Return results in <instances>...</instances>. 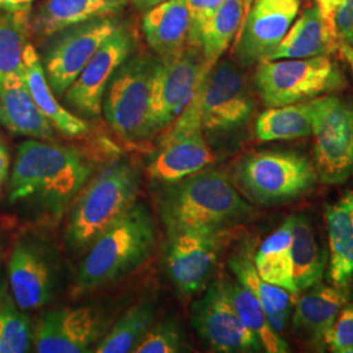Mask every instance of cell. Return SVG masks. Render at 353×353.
<instances>
[{
    "label": "cell",
    "instance_id": "6da1fadb",
    "mask_svg": "<svg viewBox=\"0 0 353 353\" xmlns=\"http://www.w3.org/2000/svg\"><path fill=\"white\" fill-rule=\"evenodd\" d=\"M159 207L169 233L195 228H228L254 211L225 174L205 168L166 183Z\"/></svg>",
    "mask_w": 353,
    "mask_h": 353
},
{
    "label": "cell",
    "instance_id": "7a4b0ae2",
    "mask_svg": "<svg viewBox=\"0 0 353 353\" xmlns=\"http://www.w3.org/2000/svg\"><path fill=\"white\" fill-rule=\"evenodd\" d=\"M90 174L79 152L63 145L26 140L19 145L11 178V202L38 195L52 214H59Z\"/></svg>",
    "mask_w": 353,
    "mask_h": 353
},
{
    "label": "cell",
    "instance_id": "3957f363",
    "mask_svg": "<svg viewBox=\"0 0 353 353\" xmlns=\"http://www.w3.org/2000/svg\"><path fill=\"white\" fill-rule=\"evenodd\" d=\"M154 236L148 210L134 204L90 245L77 274L76 290L97 288L137 268L148 258Z\"/></svg>",
    "mask_w": 353,
    "mask_h": 353
},
{
    "label": "cell",
    "instance_id": "277c9868",
    "mask_svg": "<svg viewBox=\"0 0 353 353\" xmlns=\"http://www.w3.org/2000/svg\"><path fill=\"white\" fill-rule=\"evenodd\" d=\"M139 190L137 172L115 164L97 176L76 203L67 228V242L81 250L90 246L135 204Z\"/></svg>",
    "mask_w": 353,
    "mask_h": 353
},
{
    "label": "cell",
    "instance_id": "5b68a950",
    "mask_svg": "<svg viewBox=\"0 0 353 353\" xmlns=\"http://www.w3.org/2000/svg\"><path fill=\"white\" fill-rule=\"evenodd\" d=\"M236 179L252 202L274 205L310 192L319 178L314 163L303 153L267 150L243 156Z\"/></svg>",
    "mask_w": 353,
    "mask_h": 353
},
{
    "label": "cell",
    "instance_id": "8992f818",
    "mask_svg": "<svg viewBox=\"0 0 353 353\" xmlns=\"http://www.w3.org/2000/svg\"><path fill=\"white\" fill-rule=\"evenodd\" d=\"M254 83L267 108L309 101L347 87L341 65L330 55L265 61Z\"/></svg>",
    "mask_w": 353,
    "mask_h": 353
},
{
    "label": "cell",
    "instance_id": "52a82bcc",
    "mask_svg": "<svg viewBox=\"0 0 353 353\" xmlns=\"http://www.w3.org/2000/svg\"><path fill=\"white\" fill-rule=\"evenodd\" d=\"M157 61L150 57L128 58L114 74L102 103L105 118L114 131L127 140L151 134L152 81Z\"/></svg>",
    "mask_w": 353,
    "mask_h": 353
},
{
    "label": "cell",
    "instance_id": "ba28073f",
    "mask_svg": "<svg viewBox=\"0 0 353 353\" xmlns=\"http://www.w3.org/2000/svg\"><path fill=\"white\" fill-rule=\"evenodd\" d=\"M313 151L318 178L339 185L353 176V102L325 94L313 99Z\"/></svg>",
    "mask_w": 353,
    "mask_h": 353
},
{
    "label": "cell",
    "instance_id": "9c48e42d",
    "mask_svg": "<svg viewBox=\"0 0 353 353\" xmlns=\"http://www.w3.org/2000/svg\"><path fill=\"white\" fill-rule=\"evenodd\" d=\"M204 77L191 101L165 132L161 148L152 160L148 173L156 181L172 183L214 163V152L204 137L201 115Z\"/></svg>",
    "mask_w": 353,
    "mask_h": 353
},
{
    "label": "cell",
    "instance_id": "30bf717a",
    "mask_svg": "<svg viewBox=\"0 0 353 353\" xmlns=\"http://www.w3.org/2000/svg\"><path fill=\"white\" fill-rule=\"evenodd\" d=\"M254 113V99L240 68L230 61L217 62L201 89L204 134L220 137L245 126Z\"/></svg>",
    "mask_w": 353,
    "mask_h": 353
},
{
    "label": "cell",
    "instance_id": "8fae6325",
    "mask_svg": "<svg viewBox=\"0 0 353 353\" xmlns=\"http://www.w3.org/2000/svg\"><path fill=\"white\" fill-rule=\"evenodd\" d=\"M122 26L114 14L70 26L52 36L45 70L55 96H63L93 54Z\"/></svg>",
    "mask_w": 353,
    "mask_h": 353
},
{
    "label": "cell",
    "instance_id": "7c38bea8",
    "mask_svg": "<svg viewBox=\"0 0 353 353\" xmlns=\"http://www.w3.org/2000/svg\"><path fill=\"white\" fill-rule=\"evenodd\" d=\"M208 72L202 50L190 45L174 58L157 62L152 81L151 134L173 123Z\"/></svg>",
    "mask_w": 353,
    "mask_h": 353
},
{
    "label": "cell",
    "instance_id": "4fadbf2b",
    "mask_svg": "<svg viewBox=\"0 0 353 353\" xmlns=\"http://www.w3.org/2000/svg\"><path fill=\"white\" fill-rule=\"evenodd\" d=\"M170 234L166 265L170 278L183 294L202 290L214 272L229 236L228 228L182 229Z\"/></svg>",
    "mask_w": 353,
    "mask_h": 353
},
{
    "label": "cell",
    "instance_id": "5bb4252c",
    "mask_svg": "<svg viewBox=\"0 0 353 353\" xmlns=\"http://www.w3.org/2000/svg\"><path fill=\"white\" fill-rule=\"evenodd\" d=\"M192 326L216 352H262L258 338L241 321L228 297L224 281H214L191 306Z\"/></svg>",
    "mask_w": 353,
    "mask_h": 353
},
{
    "label": "cell",
    "instance_id": "9a60e30c",
    "mask_svg": "<svg viewBox=\"0 0 353 353\" xmlns=\"http://www.w3.org/2000/svg\"><path fill=\"white\" fill-rule=\"evenodd\" d=\"M300 3V0H254L233 49L237 61L243 65L270 61L296 21Z\"/></svg>",
    "mask_w": 353,
    "mask_h": 353
},
{
    "label": "cell",
    "instance_id": "2e32d148",
    "mask_svg": "<svg viewBox=\"0 0 353 353\" xmlns=\"http://www.w3.org/2000/svg\"><path fill=\"white\" fill-rule=\"evenodd\" d=\"M134 43L132 32L126 26H121L93 54L65 90V102L85 117H97L101 113L106 88L117 70L130 58Z\"/></svg>",
    "mask_w": 353,
    "mask_h": 353
},
{
    "label": "cell",
    "instance_id": "e0dca14e",
    "mask_svg": "<svg viewBox=\"0 0 353 353\" xmlns=\"http://www.w3.org/2000/svg\"><path fill=\"white\" fill-rule=\"evenodd\" d=\"M99 336V323L89 307L61 309L39 321L36 347L39 353H81Z\"/></svg>",
    "mask_w": 353,
    "mask_h": 353
},
{
    "label": "cell",
    "instance_id": "ac0fdd59",
    "mask_svg": "<svg viewBox=\"0 0 353 353\" xmlns=\"http://www.w3.org/2000/svg\"><path fill=\"white\" fill-rule=\"evenodd\" d=\"M307 290L296 300L292 325L318 350H325V335L341 307L351 301L352 292L350 285H323L322 283Z\"/></svg>",
    "mask_w": 353,
    "mask_h": 353
},
{
    "label": "cell",
    "instance_id": "d6986e66",
    "mask_svg": "<svg viewBox=\"0 0 353 353\" xmlns=\"http://www.w3.org/2000/svg\"><path fill=\"white\" fill-rule=\"evenodd\" d=\"M0 122L14 135L33 139L54 138V127L38 109L23 71L7 77L0 85Z\"/></svg>",
    "mask_w": 353,
    "mask_h": 353
},
{
    "label": "cell",
    "instance_id": "ffe728a7",
    "mask_svg": "<svg viewBox=\"0 0 353 353\" xmlns=\"http://www.w3.org/2000/svg\"><path fill=\"white\" fill-rule=\"evenodd\" d=\"M8 278L14 301L19 307L32 310L49 303L52 293V275L46 261L28 245L13 250Z\"/></svg>",
    "mask_w": 353,
    "mask_h": 353
},
{
    "label": "cell",
    "instance_id": "44dd1931",
    "mask_svg": "<svg viewBox=\"0 0 353 353\" xmlns=\"http://www.w3.org/2000/svg\"><path fill=\"white\" fill-rule=\"evenodd\" d=\"M339 41L322 8L316 4L296 19L270 61L300 59L330 55L338 50Z\"/></svg>",
    "mask_w": 353,
    "mask_h": 353
},
{
    "label": "cell",
    "instance_id": "7402d4cb",
    "mask_svg": "<svg viewBox=\"0 0 353 353\" xmlns=\"http://www.w3.org/2000/svg\"><path fill=\"white\" fill-rule=\"evenodd\" d=\"M190 16L186 0H166L148 10L143 32L160 61L176 57L188 46Z\"/></svg>",
    "mask_w": 353,
    "mask_h": 353
},
{
    "label": "cell",
    "instance_id": "603a6c76",
    "mask_svg": "<svg viewBox=\"0 0 353 353\" xmlns=\"http://www.w3.org/2000/svg\"><path fill=\"white\" fill-rule=\"evenodd\" d=\"M128 0H43L32 20V29L41 37L93 19L123 11Z\"/></svg>",
    "mask_w": 353,
    "mask_h": 353
},
{
    "label": "cell",
    "instance_id": "cb8c5ba5",
    "mask_svg": "<svg viewBox=\"0 0 353 353\" xmlns=\"http://www.w3.org/2000/svg\"><path fill=\"white\" fill-rule=\"evenodd\" d=\"M330 263L328 278L335 285H350L353 279V190L326 208Z\"/></svg>",
    "mask_w": 353,
    "mask_h": 353
},
{
    "label": "cell",
    "instance_id": "d4e9b609",
    "mask_svg": "<svg viewBox=\"0 0 353 353\" xmlns=\"http://www.w3.org/2000/svg\"><path fill=\"white\" fill-rule=\"evenodd\" d=\"M23 75L38 109L48 118L54 128L68 137H80L88 131V122L68 112L57 100L45 74L41 58L32 45H26L24 51Z\"/></svg>",
    "mask_w": 353,
    "mask_h": 353
},
{
    "label": "cell",
    "instance_id": "484cf974",
    "mask_svg": "<svg viewBox=\"0 0 353 353\" xmlns=\"http://www.w3.org/2000/svg\"><path fill=\"white\" fill-rule=\"evenodd\" d=\"M252 256V248L246 246L229 261L230 270L241 284L255 294L263 306L272 327L280 334L287 327L292 309L296 303V294L261 278L255 270Z\"/></svg>",
    "mask_w": 353,
    "mask_h": 353
},
{
    "label": "cell",
    "instance_id": "4316f807",
    "mask_svg": "<svg viewBox=\"0 0 353 353\" xmlns=\"http://www.w3.org/2000/svg\"><path fill=\"white\" fill-rule=\"evenodd\" d=\"M294 216L287 217L283 224L265 239L252 256L259 276L278 287L299 296L293 278L292 240Z\"/></svg>",
    "mask_w": 353,
    "mask_h": 353
},
{
    "label": "cell",
    "instance_id": "83f0119b",
    "mask_svg": "<svg viewBox=\"0 0 353 353\" xmlns=\"http://www.w3.org/2000/svg\"><path fill=\"white\" fill-rule=\"evenodd\" d=\"M326 261V252L318 242L310 220L303 214L294 216L292 262L293 278L299 293L310 290L322 281Z\"/></svg>",
    "mask_w": 353,
    "mask_h": 353
},
{
    "label": "cell",
    "instance_id": "f1b7e54d",
    "mask_svg": "<svg viewBox=\"0 0 353 353\" xmlns=\"http://www.w3.org/2000/svg\"><path fill=\"white\" fill-rule=\"evenodd\" d=\"M255 132L262 141L294 140L313 134V100L285 106L268 108L255 123Z\"/></svg>",
    "mask_w": 353,
    "mask_h": 353
},
{
    "label": "cell",
    "instance_id": "f546056e",
    "mask_svg": "<svg viewBox=\"0 0 353 353\" xmlns=\"http://www.w3.org/2000/svg\"><path fill=\"white\" fill-rule=\"evenodd\" d=\"M228 297L245 326L261 341L263 351L268 353L290 352V345L272 327L263 306L252 290L240 281L223 280Z\"/></svg>",
    "mask_w": 353,
    "mask_h": 353
},
{
    "label": "cell",
    "instance_id": "4dcf8cb0",
    "mask_svg": "<svg viewBox=\"0 0 353 353\" xmlns=\"http://www.w3.org/2000/svg\"><path fill=\"white\" fill-rule=\"evenodd\" d=\"M245 12V0H224L212 19L204 26L201 37L204 63L212 68L237 34Z\"/></svg>",
    "mask_w": 353,
    "mask_h": 353
},
{
    "label": "cell",
    "instance_id": "1f68e13d",
    "mask_svg": "<svg viewBox=\"0 0 353 353\" xmlns=\"http://www.w3.org/2000/svg\"><path fill=\"white\" fill-rule=\"evenodd\" d=\"M29 13L30 11H20L0 14V85L7 77L23 71Z\"/></svg>",
    "mask_w": 353,
    "mask_h": 353
},
{
    "label": "cell",
    "instance_id": "d6a6232c",
    "mask_svg": "<svg viewBox=\"0 0 353 353\" xmlns=\"http://www.w3.org/2000/svg\"><path fill=\"white\" fill-rule=\"evenodd\" d=\"M150 305H137L122 316L106 338L99 344L97 353L134 352L145 335L153 318Z\"/></svg>",
    "mask_w": 353,
    "mask_h": 353
},
{
    "label": "cell",
    "instance_id": "836d02e7",
    "mask_svg": "<svg viewBox=\"0 0 353 353\" xmlns=\"http://www.w3.org/2000/svg\"><path fill=\"white\" fill-rule=\"evenodd\" d=\"M32 343V328L26 316L12 303L0 305V353H24Z\"/></svg>",
    "mask_w": 353,
    "mask_h": 353
},
{
    "label": "cell",
    "instance_id": "e575fe53",
    "mask_svg": "<svg viewBox=\"0 0 353 353\" xmlns=\"http://www.w3.org/2000/svg\"><path fill=\"white\" fill-rule=\"evenodd\" d=\"M182 336L174 323L165 322L148 330L135 347L137 353H176L182 351Z\"/></svg>",
    "mask_w": 353,
    "mask_h": 353
},
{
    "label": "cell",
    "instance_id": "d590c367",
    "mask_svg": "<svg viewBox=\"0 0 353 353\" xmlns=\"http://www.w3.org/2000/svg\"><path fill=\"white\" fill-rule=\"evenodd\" d=\"M316 4L326 14L338 41L353 49V0H321Z\"/></svg>",
    "mask_w": 353,
    "mask_h": 353
},
{
    "label": "cell",
    "instance_id": "8d00e7d4",
    "mask_svg": "<svg viewBox=\"0 0 353 353\" xmlns=\"http://www.w3.org/2000/svg\"><path fill=\"white\" fill-rule=\"evenodd\" d=\"M325 345L331 352L353 353V303L341 307L335 322L325 335Z\"/></svg>",
    "mask_w": 353,
    "mask_h": 353
},
{
    "label": "cell",
    "instance_id": "74e56055",
    "mask_svg": "<svg viewBox=\"0 0 353 353\" xmlns=\"http://www.w3.org/2000/svg\"><path fill=\"white\" fill-rule=\"evenodd\" d=\"M224 0H186L189 8L190 30L188 45L201 49L203 29L212 19Z\"/></svg>",
    "mask_w": 353,
    "mask_h": 353
},
{
    "label": "cell",
    "instance_id": "f35d334b",
    "mask_svg": "<svg viewBox=\"0 0 353 353\" xmlns=\"http://www.w3.org/2000/svg\"><path fill=\"white\" fill-rule=\"evenodd\" d=\"M33 0H0V10L6 12L30 11Z\"/></svg>",
    "mask_w": 353,
    "mask_h": 353
},
{
    "label": "cell",
    "instance_id": "ab89813d",
    "mask_svg": "<svg viewBox=\"0 0 353 353\" xmlns=\"http://www.w3.org/2000/svg\"><path fill=\"white\" fill-rule=\"evenodd\" d=\"M10 166V156L8 152L4 148V145L0 143V178L4 179L8 173Z\"/></svg>",
    "mask_w": 353,
    "mask_h": 353
},
{
    "label": "cell",
    "instance_id": "60d3db41",
    "mask_svg": "<svg viewBox=\"0 0 353 353\" xmlns=\"http://www.w3.org/2000/svg\"><path fill=\"white\" fill-rule=\"evenodd\" d=\"M338 50L341 51V57L345 59V62L348 63V65L351 67V71H352L353 74V49L351 46H348V45H345V43H343V42H339V45H338Z\"/></svg>",
    "mask_w": 353,
    "mask_h": 353
},
{
    "label": "cell",
    "instance_id": "b9f144b4",
    "mask_svg": "<svg viewBox=\"0 0 353 353\" xmlns=\"http://www.w3.org/2000/svg\"><path fill=\"white\" fill-rule=\"evenodd\" d=\"M131 1L134 3V6L137 8H139L141 11H148V10H151L152 7L161 4L166 0H131Z\"/></svg>",
    "mask_w": 353,
    "mask_h": 353
},
{
    "label": "cell",
    "instance_id": "7bdbcfd3",
    "mask_svg": "<svg viewBox=\"0 0 353 353\" xmlns=\"http://www.w3.org/2000/svg\"><path fill=\"white\" fill-rule=\"evenodd\" d=\"M252 0H245V6H248L249 7V4L252 3Z\"/></svg>",
    "mask_w": 353,
    "mask_h": 353
},
{
    "label": "cell",
    "instance_id": "ee69618b",
    "mask_svg": "<svg viewBox=\"0 0 353 353\" xmlns=\"http://www.w3.org/2000/svg\"><path fill=\"white\" fill-rule=\"evenodd\" d=\"M1 181H3V179H1V178H0V183H1Z\"/></svg>",
    "mask_w": 353,
    "mask_h": 353
},
{
    "label": "cell",
    "instance_id": "f6af8a7d",
    "mask_svg": "<svg viewBox=\"0 0 353 353\" xmlns=\"http://www.w3.org/2000/svg\"><path fill=\"white\" fill-rule=\"evenodd\" d=\"M316 3H318V1H321V0H316Z\"/></svg>",
    "mask_w": 353,
    "mask_h": 353
}]
</instances>
